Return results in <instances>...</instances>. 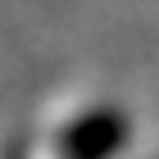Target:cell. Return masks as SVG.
I'll list each match as a JSON object with an SVG mask.
<instances>
[{
  "mask_svg": "<svg viewBox=\"0 0 159 159\" xmlns=\"http://www.w3.org/2000/svg\"><path fill=\"white\" fill-rule=\"evenodd\" d=\"M127 141V118L118 109H91L59 132L64 159H114Z\"/></svg>",
  "mask_w": 159,
  "mask_h": 159,
  "instance_id": "6da1fadb",
  "label": "cell"
}]
</instances>
